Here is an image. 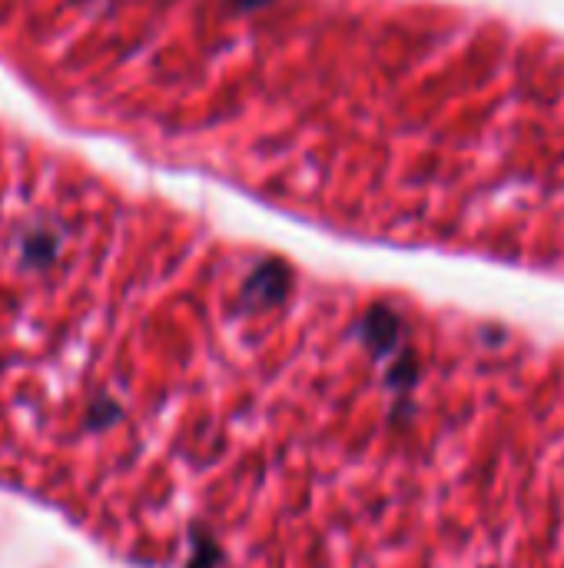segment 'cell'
<instances>
[]
</instances>
